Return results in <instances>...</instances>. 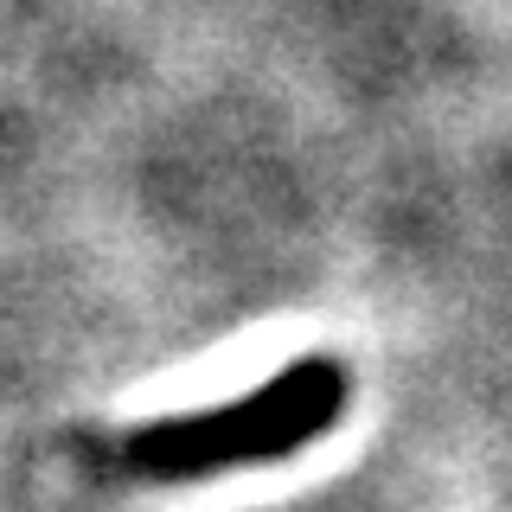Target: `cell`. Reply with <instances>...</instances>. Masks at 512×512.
I'll use <instances>...</instances> for the list:
<instances>
[{
  "instance_id": "cell-1",
  "label": "cell",
  "mask_w": 512,
  "mask_h": 512,
  "mask_svg": "<svg viewBox=\"0 0 512 512\" xmlns=\"http://www.w3.org/2000/svg\"><path fill=\"white\" fill-rule=\"evenodd\" d=\"M346 397L352 378L340 352H308V359L282 365L276 378H263L256 391H237L212 410L128 429L103 448V461L109 474L141 480V487H192V480H218L237 468H269V461L327 436L340 423Z\"/></svg>"
}]
</instances>
